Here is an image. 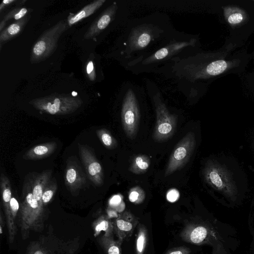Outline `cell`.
I'll return each instance as SVG.
<instances>
[{
	"label": "cell",
	"mask_w": 254,
	"mask_h": 254,
	"mask_svg": "<svg viewBox=\"0 0 254 254\" xmlns=\"http://www.w3.org/2000/svg\"><path fill=\"white\" fill-rule=\"evenodd\" d=\"M113 229V225L106 219H103L96 225L95 231L97 234L101 231H106L107 235L106 236H111L112 230Z\"/></svg>",
	"instance_id": "27"
},
{
	"label": "cell",
	"mask_w": 254,
	"mask_h": 254,
	"mask_svg": "<svg viewBox=\"0 0 254 254\" xmlns=\"http://www.w3.org/2000/svg\"><path fill=\"white\" fill-rule=\"evenodd\" d=\"M51 175L52 171L47 170L39 174L34 180L31 181L33 196L42 205L43 204L42 197L43 191L51 180Z\"/></svg>",
	"instance_id": "17"
},
{
	"label": "cell",
	"mask_w": 254,
	"mask_h": 254,
	"mask_svg": "<svg viewBox=\"0 0 254 254\" xmlns=\"http://www.w3.org/2000/svg\"><path fill=\"white\" fill-rule=\"evenodd\" d=\"M14 1H15L14 0H3L0 6V10H1V8L2 7L3 5L4 6L5 5L9 4L10 3H12Z\"/></svg>",
	"instance_id": "34"
},
{
	"label": "cell",
	"mask_w": 254,
	"mask_h": 254,
	"mask_svg": "<svg viewBox=\"0 0 254 254\" xmlns=\"http://www.w3.org/2000/svg\"><path fill=\"white\" fill-rule=\"evenodd\" d=\"M23 194L24 200L22 204V211L24 215L38 214L42 209V205L33 196L31 181L24 186Z\"/></svg>",
	"instance_id": "13"
},
{
	"label": "cell",
	"mask_w": 254,
	"mask_h": 254,
	"mask_svg": "<svg viewBox=\"0 0 254 254\" xmlns=\"http://www.w3.org/2000/svg\"><path fill=\"white\" fill-rule=\"evenodd\" d=\"M122 198L123 197L121 194L114 195L109 200L110 206L114 208L116 211H122L125 208V204Z\"/></svg>",
	"instance_id": "29"
},
{
	"label": "cell",
	"mask_w": 254,
	"mask_h": 254,
	"mask_svg": "<svg viewBox=\"0 0 254 254\" xmlns=\"http://www.w3.org/2000/svg\"><path fill=\"white\" fill-rule=\"evenodd\" d=\"M194 43V40L190 42H181L170 44L167 46L158 50L152 55L147 58L144 62L145 64L151 63L162 60L167 57L179 52L183 48L191 45Z\"/></svg>",
	"instance_id": "15"
},
{
	"label": "cell",
	"mask_w": 254,
	"mask_h": 254,
	"mask_svg": "<svg viewBox=\"0 0 254 254\" xmlns=\"http://www.w3.org/2000/svg\"><path fill=\"white\" fill-rule=\"evenodd\" d=\"M129 200L134 204L141 203L145 198V192L139 186L131 188L128 192Z\"/></svg>",
	"instance_id": "25"
},
{
	"label": "cell",
	"mask_w": 254,
	"mask_h": 254,
	"mask_svg": "<svg viewBox=\"0 0 254 254\" xmlns=\"http://www.w3.org/2000/svg\"><path fill=\"white\" fill-rule=\"evenodd\" d=\"M156 120L152 138L155 142H163L174 134L178 122V116L171 114L162 101L154 97Z\"/></svg>",
	"instance_id": "3"
},
{
	"label": "cell",
	"mask_w": 254,
	"mask_h": 254,
	"mask_svg": "<svg viewBox=\"0 0 254 254\" xmlns=\"http://www.w3.org/2000/svg\"><path fill=\"white\" fill-rule=\"evenodd\" d=\"M194 134L189 132L177 143L170 157L165 171L167 177L181 169L189 161L195 146Z\"/></svg>",
	"instance_id": "5"
},
{
	"label": "cell",
	"mask_w": 254,
	"mask_h": 254,
	"mask_svg": "<svg viewBox=\"0 0 254 254\" xmlns=\"http://www.w3.org/2000/svg\"><path fill=\"white\" fill-rule=\"evenodd\" d=\"M152 38V33L149 28H139L136 29L129 39V45L133 50L146 47Z\"/></svg>",
	"instance_id": "16"
},
{
	"label": "cell",
	"mask_w": 254,
	"mask_h": 254,
	"mask_svg": "<svg viewBox=\"0 0 254 254\" xmlns=\"http://www.w3.org/2000/svg\"><path fill=\"white\" fill-rule=\"evenodd\" d=\"M180 196L179 191L175 189H172L168 190L167 193V199L171 202H174L177 201Z\"/></svg>",
	"instance_id": "31"
},
{
	"label": "cell",
	"mask_w": 254,
	"mask_h": 254,
	"mask_svg": "<svg viewBox=\"0 0 254 254\" xmlns=\"http://www.w3.org/2000/svg\"><path fill=\"white\" fill-rule=\"evenodd\" d=\"M82 103L78 97L55 94L35 99L30 102L34 108L51 115H66L72 113Z\"/></svg>",
	"instance_id": "2"
},
{
	"label": "cell",
	"mask_w": 254,
	"mask_h": 254,
	"mask_svg": "<svg viewBox=\"0 0 254 254\" xmlns=\"http://www.w3.org/2000/svg\"><path fill=\"white\" fill-rule=\"evenodd\" d=\"M222 9L225 19L231 27L241 26L249 20L247 12L239 6L229 5L223 6Z\"/></svg>",
	"instance_id": "12"
},
{
	"label": "cell",
	"mask_w": 254,
	"mask_h": 254,
	"mask_svg": "<svg viewBox=\"0 0 254 254\" xmlns=\"http://www.w3.org/2000/svg\"><path fill=\"white\" fill-rule=\"evenodd\" d=\"M34 254H44L41 251H37L34 253Z\"/></svg>",
	"instance_id": "35"
},
{
	"label": "cell",
	"mask_w": 254,
	"mask_h": 254,
	"mask_svg": "<svg viewBox=\"0 0 254 254\" xmlns=\"http://www.w3.org/2000/svg\"><path fill=\"white\" fill-rule=\"evenodd\" d=\"M252 1L254 2V0H252Z\"/></svg>",
	"instance_id": "37"
},
{
	"label": "cell",
	"mask_w": 254,
	"mask_h": 254,
	"mask_svg": "<svg viewBox=\"0 0 254 254\" xmlns=\"http://www.w3.org/2000/svg\"><path fill=\"white\" fill-rule=\"evenodd\" d=\"M67 24L61 21L44 32L32 48L31 61H40L49 56L56 48L59 38L67 29Z\"/></svg>",
	"instance_id": "4"
},
{
	"label": "cell",
	"mask_w": 254,
	"mask_h": 254,
	"mask_svg": "<svg viewBox=\"0 0 254 254\" xmlns=\"http://www.w3.org/2000/svg\"><path fill=\"white\" fill-rule=\"evenodd\" d=\"M78 146L87 177L96 186H102L104 177L101 165L90 148L80 144H78Z\"/></svg>",
	"instance_id": "7"
},
{
	"label": "cell",
	"mask_w": 254,
	"mask_h": 254,
	"mask_svg": "<svg viewBox=\"0 0 254 254\" xmlns=\"http://www.w3.org/2000/svg\"><path fill=\"white\" fill-rule=\"evenodd\" d=\"M2 199L6 213L9 215L10 213V201L12 198L11 188L9 180L7 176L1 173L0 179Z\"/></svg>",
	"instance_id": "21"
},
{
	"label": "cell",
	"mask_w": 254,
	"mask_h": 254,
	"mask_svg": "<svg viewBox=\"0 0 254 254\" xmlns=\"http://www.w3.org/2000/svg\"><path fill=\"white\" fill-rule=\"evenodd\" d=\"M190 250L184 247H179L168 250L165 254H190Z\"/></svg>",
	"instance_id": "30"
},
{
	"label": "cell",
	"mask_w": 254,
	"mask_h": 254,
	"mask_svg": "<svg viewBox=\"0 0 254 254\" xmlns=\"http://www.w3.org/2000/svg\"><path fill=\"white\" fill-rule=\"evenodd\" d=\"M27 21L28 17H24L1 31L0 34V44L10 40L19 33Z\"/></svg>",
	"instance_id": "20"
},
{
	"label": "cell",
	"mask_w": 254,
	"mask_h": 254,
	"mask_svg": "<svg viewBox=\"0 0 254 254\" xmlns=\"http://www.w3.org/2000/svg\"><path fill=\"white\" fill-rule=\"evenodd\" d=\"M18 209L19 203L17 199L15 197H12L10 201V212L12 213V214L15 215L18 211Z\"/></svg>",
	"instance_id": "32"
},
{
	"label": "cell",
	"mask_w": 254,
	"mask_h": 254,
	"mask_svg": "<svg viewBox=\"0 0 254 254\" xmlns=\"http://www.w3.org/2000/svg\"><path fill=\"white\" fill-rule=\"evenodd\" d=\"M102 243L107 254H122L121 242L114 241L112 236L102 238Z\"/></svg>",
	"instance_id": "23"
},
{
	"label": "cell",
	"mask_w": 254,
	"mask_h": 254,
	"mask_svg": "<svg viewBox=\"0 0 254 254\" xmlns=\"http://www.w3.org/2000/svg\"><path fill=\"white\" fill-rule=\"evenodd\" d=\"M57 189L56 180L51 179L43 191L42 197L43 204L48 203L53 198Z\"/></svg>",
	"instance_id": "26"
},
{
	"label": "cell",
	"mask_w": 254,
	"mask_h": 254,
	"mask_svg": "<svg viewBox=\"0 0 254 254\" xmlns=\"http://www.w3.org/2000/svg\"><path fill=\"white\" fill-rule=\"evenodd\" d=\"M57 144L50 141L34 146L23 156L25 160H39L49 157L55 151Z\"/></svg>",
	"instance_id": "14"
},
{
	"label": "cell",
	"mask_w": 254,
	"mask_h": 254,
	"mask_svg": "<svg viewBox=\"0 0 254 254\" xmlns=\"http://www.w3.org/2000/svg\"><path fill=\"white\" fill-rule=\"evenodd\" d=\"M105 1V0H95L88 4L75 14H70L67 19L68 24L71 26L95 12Z\"/></svg>",
	"instance_id": "18"
},
{
	"label": "cell",
	"mask_w": 254,
	"mask_h": 254,
	"mask_svg": "<svg viewBox=\"0 0 254 254\" xmlns=\"http://www.w3.org/2000/svg\"><path fill=\"white\" fill-rule=\"evenodd\" d=\"M86 71L91 80H94L95 78V74L94 69V65L92 61H89L87 65Z\"/></svg>",
	"instance_id": "33"
},
{
	"label": "cell",
	"mask_w": 254,
	"mask_h": 254,
	"mask_svg": "<svg viewBox=\"0 0 254 254\" xmlns=\"http://www.w3.org/2000/svg\"><path fill=\"white\" fill-rule=\"evenodd\" d=\"M205 182L224 196L235 198L238 188L232 173L222 164L214 160H208L203 169Z\"/></svg>",
	"instance_id": "1"
},
{
	"label": "cell",
	"mask_w": 254,
	"mask_h": 254,
	"mask_svg": "<svg viewBox=\"0 0 254 254\" xmlns=\"http://www.w3.org/2000/svg\"><path fill=\"white\" fill-rule=\"evenodd\" d=\"M117 9V4L115 2L104 10L92 23L85 34L84 39L93 38L99 34L109 24Z\"/></svg>",
	"instance_id": "10"
},
{
	"label": "cell",
	"mask_w": 254,
	"mask_h": 254,
	"mask_svg": "<svg viewBox=\"0 0 254 254\" xmlns=\"http://www.w3.org/2000/svg\"><path fill=\"white\" fill-rule=\"evenodd\" d=\"M147 240V232L145 227L141 224L138 228V231L136 242V254H144Z\"/></svg>",
	"instance_id": "24"
},
{
	"label": "cell",
	"mask_w": 254,
	"mask_h": 254,
	"mask_svg": "<svg viewBox=\"0 0 254 254\" xmlns=\"http://www.w3.org/2000/svg\"><path fill=\"white\" fill-rule=\"evenodd\" d=\"M138 222V218L128 211L119 215L113 225L119 240L122 242L128 240L132 235Z\"/></svg>",
	"instance_id": "9"
},
{
	"label": "cell",
	"mask_w": 254,
	"mask_h": 254,
	"mask_svg": "<svg viewBox=\"0 0 254 254\" xmlns=\"http://www.w3.org/2000/svg\"><path fill=\"white\" fill-rule=\"evenodd\" d=\"M150 165V159L146 155L134 156L131 160L129 171L135 174H142L146 172Z\"/></svg>",
	"instance_id": "19"
},
{
	"label": "cell",
	"mask_w": 254,
	"mask_h": 254,
	"mask_svg": "<svg viewBox=\"0 0 254 254\" xmlns=\"http://www.w3.org/2000/svg\"><path fill=\"white\" fill-rule=\"evenodd\" d=\"M27 12V9L26 8H15L7 14L3 20L5 21L13 18L18 20L23 18Z\"/></svg>",
	"instance_id": "28"
},
{
	"label": "cell",
	"mask_w": 254,
	"mask_h": 254,
	"mask_svg": "<svg viewBox=\"0 0 254 254\" xmlns=\"http://www.w3.org/2000/svg\"><path fill=\"white\" fill-rule=\"evenodd\" d=\"M121 118L126 135L130 139H134L138 131L140 114L136 98L131 89L127 90L124 97Z\"/></svg>",
	"instance_id": "6"
},
{
	"label": "cell",
	"mask_w": 254,
	"mask_h": 254,
	"mask_svg": "<svg viewBox=\"0 0 254 254\" xmlns=\"http://www.w3.org/2000/svg\"><path fill=\"white\" fill-rule=\"evenodd\" d=\"M0 234H2V228L1 226H0Z\"/></svg>",
	"instance_id": "36"
},
{
	"label": "cell",
	"mask_w": 254,
	"mask_h": 254,
	"mask_svg": "<svg viewBox=\"0 0 254 254\" xmlns=\"http://www.w3.org/2000/svg\"><path fill=\"white\" fill-rule=\"evenodd\" d=\"M210 235V230L206 227L199 225H190L181 233V237L185 241L197 245L206 242Z\"/></svg>",
	"instance_id": "11"
},
{
	"label": "cell",
	"mask_w": 254,
	"mask_h": 254,
	"mask_svg": "<svg viewBox=\"0 0 254 254\" xmlns=\"http://www.w3.org/2000/svg\"><path fill=\"white\" fill-rule=\"evenodd\" d=\"M96 134L103 145L108 149H114L118 146V142L111 132L105 128L96 131Z\"/></svg>",
	"instance_id": "22"
},
{
	"label": "cell",
	"mask_w": 254,
	"mask_h": 254,
	"mask_svg": "<svg viewBox=\"0 0 254 254\" xmlns=\"http://www.w3.org/2000/svg\"><path fill=\"white\" fill-rule=\"evenodd\" d=\"M66 163L64 182L67 189L73 193L85 185L86 176L76 159L70 157Z\"/></svg>",
	"instance_id": "8"
}]
</instances>
